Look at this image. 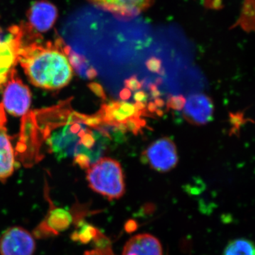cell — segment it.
Returning <instances> with one entry per match:
<instances>
[{
  "mask_svg": "<svg viewBox=\"0 0 255 255\" xmlns=\"http://www.w3.org/2000/svg\"><path fill=\"white\" fill-rule=\"evenodd\" d=\"M157 106L155 105V104L154 102H149L148 105H147V111L152 115L155 113L156 111L157 110Z\"/></svg>",
  "mask_w": 255,
  "mask_h": 255,
  "instance_id": "cell-26",
  "label": "cell"
},
{
  "mask_svg": "<svg viewBox=\"0 0 255 255\" xmlns=\"http://www.w3.org/2000/svg\"><path fill=\"white\" fill-rule=\"evenodd\" d=\"M119 97H120V98L123 101L129 100L130 97H131V92H130V90H128V89L124 88L120 92Z\"/></svg>",
  "mask_w": 255,
  "mask_h": 255,
  "instance_id": "cell-25",
  "label": "cell"
},
{
  "mask_svg": "<svg viewBox=\"0 0 255 255\" xmlns=\"http://www.w3.org/2000/svg\"><path fill=\"white\" fill-rule=\"evenodd\" d=\"M35 250L34 238L22 227L8 228L0 238L1 255H33Z\"/></svg>",
  "mask_w": 255,
  "mask_h": 255,
  "instance_id": "cell-5",
  "label": "cell"
},
{
  "mask_svg": "<svg viewBox=\"0 0 255 255\" xmlns=\"http://www.w3.org/2000/svg\"><path fill=\"white\" fill-rule=\"evenodd\" d=\"M147 94L144 91H138L134 95V100L136 101V102H143L145 103L147 100Z\"/></svg>",
  "mask_w": 255,
  "mask_h": 255,
  "instance_id": "cell-22",
  "label": "cell"
},
{
  "mask_svg": "<svg viewBox=\"0 0 255 255\" xmlns=\"http://www.w3.org/2000/svg\"><path fill=\"white\" fill-rule=\"evenodd\" d=\"M149 90H150L151 95L153 98H158L160 96V92H159L158 89H157V85L155 84H150L149 85Z\"/></svg>",
  "mask_w": 255,
  "mask_h": 255,
  "instance_id": "cell-24",
  "label": "cell"
},
{
  "mask_svg": "<svg viewBox=\"0 0 255 255\" xmlns=\"http://www.w3.org/2000/svg\"><path fill=\"white\" fill-rule=\"evenodd\" d=\"M31 102L29 88L18 78L16 70H13L6 82L3 93V107L6 112L15 117L27 114Z\"/></svg>",
  "mask_w": 255,
  "mask_h": 255,
  "instance_id": "cell-3",
  "label": "cell"
},
{
  "mask_svg": "<svg viewBox=\"0 0 255 255\" xmlns=\"http://www.w3.org/2000/svg\"><path fill=\"white\" fill-rule=\"evenodd\" d=\"M214 112V104L209 97L204 94H193L188 97L183 116L193 125H205L212 120Z\"/></svg>",
  "mask_w": 255,
  "mask_h": 255,
  "instance_id": "cell-9",
  "label": "cell"
},
{
  "mask_svg": "<svg viewBox=\"0 0 255 255\" xmlns=\"http://www.w3.org/2000/svg\"><path fill=\"white\" fill-rule=\"evenodd\" d=\"M92 4L114 14L125 17L136 16L145 11L153 0H89Z\"/></svg>",
  "mask_w": 255,
  "mask_h": 255,
  "instance_id": "cell-11",
  "label": "cell"
},
{
  "mask_svg": "<svg viewBox=\"0 0 255 255\" xmlns=\"http://www.w3.org/2000/svg\"><path fill=\"white\" fill-rule=\"evenodd\" d=\"M187 99L183 95L171 96L167 102V108L182 111L185 106Z\"/></svg>",
  "mask_w": 255,
  "mask_h": 255,
  "instance_id": "cell-17",
  "label": "cell"
},
{
  "mask_svg": "<svg viewBox=\"0 0 255 255\" xmlns=\"http://www.w3.org/2000/svg\"><path fill=\"white\" fill-rule=\"evenodd\" d=\"M123 255H162V246L151 235H137L127 242Z\"/></svg>",
  "mask_w": 255,
  "mask_h": 255,
  "instance_id": "cell-12",
  "label": "cell"
},
{
  "mask_svg": "<svg viewBox=\"0 0 255 255\" xmlns=\"http://www.w3.org/2000/svg\"><path fill=\"white\" fill-rule=\"evenodd\" d=\"M87 170V180L92 190L110 201L124 195V172L118 161L110 157L101 158Z\"/></svg>",
  "mask_w": 255,
  "mask_h": 255,
  "instance_id": "cell-2",
  "label": "cell"
},
{
  "mask_svg": "<svg viewBox=\"0 0 255 255\" xmlns=\"http://www.w3.org/2000/svg\"><path fill=\"white\" fill-rule=\"evenodd\" d=\"M125 86L127 89L131 90V91H137L140 90L142 87V82H140L135 75L130 77V78L127 79L124 82Z\"/></svg>",
  "mask_w": 255,
  "mask_h": 255,
  "instance_id": "cell-18",
  "label": "cell"
},
{
  "mask_svg": "<svg viewBox=\"0 0 255 255\" xmlns=\"http://www.w3.org/2000/svg\"><path fill=\"white\" fill-rule=\"evenodd\" d=\"M147 67L148 70L152 72V73L157 74L162 73V71H161L160 61L157 59H155V58H152V59L149 60L147 63Z\"/></svg>",
  "mask_w": 255,
  "mask_h": 255,
  "instance_id": "cell-20",
  "label": "cell"
},
{
  "mask_svg": "<svg viewBox=\"0 0 255 255\" xmlns=\"http://www.w3.org/2000/svg\"><path fill=\"white\" fill-rule=\"evenodd\" d=\"M21 43V28H11L9 36L0 38V87L6 84L18 63V50Z\"/></svg>",
  "mask_w": 255,
  "mask_h": 255,
  "instance_id": "cell-7",
  "label": "cell"
},
{
  "mask_svg": "<svg viewBox=\"0 0 255 255\" xmlns=\"http://www.w3.org/2000/svg\"><path fill=\"white\" fill-rule=\"evenodd\" d=\"M98 231L97 228L89 223L85 221H80L78 223V227L72 234L71 238L73 241L79 242L82 244H88L93 241Z\"/></svg>",
  "mask_w": 255,
  "mask_h": 255,
  "instance_id": "cell-14",
  "label": "cell"
},
{
  "mask_svg": "<svg viewBox=\"0 0 255 255\" xmlns=\"http://www.w3.org/2000/svg\"><path fill=\"white\" fill-rule=\"evenodd\" d=\"M50 209L45 219L33 231V236L38 238H48L58 236L66 231L73 222V215L68 210L55 206L49 196Z\"/></svg>",
  "mask_w": 255,
  "mask_h": 255,
  "instance_id": "cell-6",
  "label": "cell"
},
{
  "mask_svg": "<svg viewBox=\"0 0 255 255\" xmlns=\"http://www.w3.org/2000/svg\"><path fill=\"white\" fill-rule=\"evenodd\" d=\"M92 241H93L94 246L95 247L96 250L102 251L112 250V243H111L110 240L106 237L105 235L100 231H98L97 236Z\"/></svg>",
  "mask_w": 255,
  "mask_h": 255,
  "instance_id": "cell-16",
  "label": "cell"
},
{
  "mask_svg": "<svg viewBox=\"0 0 255 255\" xmlns=\"http://www.w3.org/2000/svg\"><path fill=\"white\" fill-rule=\"evenodd\" d=\"M154 103H155L157 107H159V108H162V107H163L164 106V101L162 100V99L159 98V97L155 99Z\"/></svg>",
  "mask_w": 255,
  "mask_h": 255,
  "instance_id": "cell-27",
  "label": "cell"
},
{
  "mask_svg": "<svg viewBox=\"0 0 255 255\" xmlns=\"http://www.w3.org/2000/svg\"><path fill=\"white\" fill-rule=\"evenodd\" d=\"M58 16L55 4L48 0H38L28 10V26L38 34L46 33L53 27Z\"/></svg>",
  "mask_w": 255,
  "mask_h": 255,
  "instance_id": "cell-8",
  "label": "cell"
},
{
  "mask_svg": "<svg viewBox=\"0 0 255 255\" xmlns=\"http://www.w3.org/2000/svg\"><path fill=\"white\" fill-rule=\"evenodd\" d=\"M85 255H114L112 250L110 251H98V250H93V251L85 252Z\"/></svg>",
  "mask_w": 255,
  "mask_h": 255,
  "instance_id": "cell-23",
  "label": "cell"
},
{
  "mask_svg": "<svg viewBox=\"0 0 255 255\" xmlns=\"http://www.w3.org/2000/svg\"><path fill=\"white\" fill-rule=\"evenodd\" d=\"M18 63L32 85L46 90L67 86L73 76L67 48L60 40L43 42L28 25L21 26Z\"/></svg>",
  "mask_w": 255,
  "mask_h": 255,
  "instance_id": "cell-1",
  "label": "cell"
},
{
  "mask_svg": "<svg viewBox=\"0 0 255 255\" xmlns=\"http://www.w3.org/2000/svg\"><path fill=\"white\" fill-rule=\"evenodd\" d=\"M142 159L157 172H168L177 165V147L169 137H162L148 146Z\"/></svg>",
  "mask_w": 255,
  "mask_h": 255,
  "instance_id": "cell-4",
  "label": "cell"
},
{
  "mask_svg": "<svg viewBox=\"0 0 255 255\" xmlns=\"http://www.w3.org/2000/svg\"><path fill=\"white\" fill-rule=\"evenodd\" d=\"M137 228V223L133 220H129L125 224V231L127 233H130L135 232Z\"/></svg>",
  "mask_w": 255,
  "mask_h": 255,
  "instance_id": "cell-21",
  "label": "cell"
},
{
  "mask_svg": "<svg viewBox=\"0 0 255 255\" xmlns=\"http://www.w3.org/2000/svg\"><path fill=\"white\" fill-rule=\"evenodd\" d=\"M155 113L157 114V115L159 116V117H162V116L163 115L164 112L161 110H157Z\"/></svg>",
  "mask_w": 255,
  "mask_h": 255,
  "instance_id": "cell-28",
  "label": "cell"
},
{
  "mask_svg": "<svg viewBox=\"0 0 255 255\" xmlns=\"http://www.w3.org/2000/svg\"><path fill=\"white\" fill-rule=\"evenodd\" d=\"M147 125V122L141 117H135L127 121L125 124L126 128L127 130L132 132L134 135H137L139 132H141V130L144 127Z\"/></svg>",
  "mask_w": 255,
  "mask_h": 255,
  "instance_id": "cell-15",
  "label": "cell"
},
{
  "mask_svg": "<svg viewBox=\"0 0 255 255\" xmlns=\"http://www.w3.org/2000/svg\"><path fill=\"white\" fill-rule=\"evenodd\" d=\"M6 117L2 103H0V181L4 182L12 175L15 158L12 145L6 127Z\"/></svg>",
  "mask_w": 255,
  "mask_h": 255,
  "instance_id": "cell-10",
  "label": "cell"
},
{
  "mask_svg": "<svg viewBox=\"0 0 255 255\" xmlns=\"http://www.w3.org/2000/svg\"><path fill=\"white\" fill-rule=\"evenodd\" d=\"M223 255H255V245L246 239H236L226 247Z\"/></svg>",
  "mask_w": 255,
  "mask_h": 255,
  "instance_id": "cell-13",
  "label": "cell"
},
{
  "mask_svg": "<svg viewBox=\"0 0 255 255\" xmlns=\"http://www.w3.org/2000/svg\"><path fill=\"white\" fill-rule=\"evenodd\" d=\"M89 87L97 97H100L101 99L104 100H107V95H106L105 90H104L103 87L100 84L97 83V82H92V83L89 85Z\"/></svg>",
  "mask_w": 255,
  "mask_h": 255,
  "instance_id": "cell-19",
  "label": "cell"
}]
</instances>
